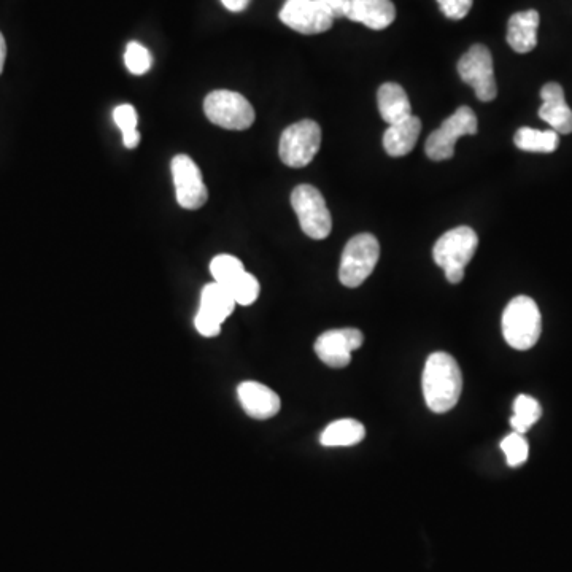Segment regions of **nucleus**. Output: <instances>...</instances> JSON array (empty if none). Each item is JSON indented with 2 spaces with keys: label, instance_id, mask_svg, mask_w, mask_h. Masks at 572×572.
Listing matches in <instances>:
<instances>
[{
  "label": "nucleus",
  "instance_id": "1",
  "mask_svg": "<svg viewBox=\"0 0 572 572\" xmlns=\"http://www.w3.org/2000/svg\"><path fill=\"white\" fill-rule=\"evenodd\" d=\"M463 375L460 366L449 353L429 355L423 371V395L426 406L434 414H445L460 401Z\"/></svg>",
  "mask_w": 572,
  "mask_h": 572
},
{
  "label": "nucleus",
  "instance_id": "2",
  "mask_svg": "<svg viewBox=\"0 0 572 572\" xmlns=\"http://www.w3.org/2000/svg\"><path fill=\"white\" fill-rule=\"evenodd\" d=\"M479 237L469 226H458L445 232L434 245L433 256L437 266L442 267L445 277L453 285L464 279L466 266L476 255Z\"/></svg>",
  "mask_w": 572,
  "mask_h": 572
},
{
  "label": "nucleus",
  "instance_id": "3",
  "mask_svg": "<svg viewBox=\"0 0 572 572\" xmlns=\"http://www.w3.org/2000/svg\"><path fill=\"white\" fill-rule=\"evenodd\" d=\"M542 333L539 307L528 296H517L507 304L503 314V336L515 350H530Z\"/></svg>",
  "mask_w": 572,
  "mask_h": 572
},
{
  "label": "nucleus",
  "instance_id": "4",
  "mask_svg": "<svg viewBox=\"0 0 572 572\" xmlns=\"http://www.w3.org/2000/svg\"><path fill=\"white\" fill-rule=\"evenodd\" d=\"M379 240L372 234H358L352 237L342 252L339 280L347 288L363 285L379 263Z\"/></svg>",
  "mask_w": 572,
  "mask_h": 572
},
{
  "label": "nucleus",
  "instance_id": "5",
  "mask_svg": "<svg viewBox=\"0 0 572 572\" xmlns=\"http://www.w3.org/2000/svg\"><path fill=\"white\" fill-rule=\"evenodd\" d=\"M204 112L210 123L229 131H245L256 118L255 109L247 97L229 89H218L205 97Z\"/></svg>",
  "mask_w": 572,
  "mask_h": 572
},
{
  "label": "nucleus",
  "instance_id": "6",
  "mask_svg": "<svg viewBox=\"0 0 572 572\" xmlns=\"http://www.w3.org/2000/svg\"><path fill=\"white\" fill-rule=\"evenodd\" d=\"M291 205L307 237L323 240L333 231V218L323 194L312 185H299L291 193Z\"/></svg>",
  "mask_w": 572,
  "mask_h": 572
},
{
  "label": "nucleus",
  "instance_id": "7",
  "mask_svg": "<svg viewBox=\"0 0 572 572\" xmlns=\"http://www.w3.org/2000/svg\"><path fill=\"white\" fill-rule=\"evenodd\" d=\"M479 131V121L471 107H460L450 118L441 124V128L426 140V156L433 161H447L455 155V145L463 136H476Z\"/></svg>",
  "mask_w": 572,
  "mask_h": 572
},
{
  "label": "nucleus",
  "instance_id": "8",
  "mask_svg": "<svg viewBox=\"0 0 572 572\" xmlns=\"http://www.w3.org/2000/svg\"><path fill=\"white\" fill-rule=\"evenodd\" d=\"M321 145V129L315 121L291 124L280 137L279 155L288 167H306L317 156Z\"/></svg>",
  "mask_w": 572,
  "mask_h": 572
},
{
  "label": "nucleus",
  "instance_id": "9",
  "mask_svg": "<svg viewBox=\"0 0 572 572\" xmlns=\"http://www.w3.org/2000/svg\"><path fill=\"white\" fill-rule=\"evenodd\" d=\"M458 74L466 85L474 88L479 101L490 102L498 96L493 56L485 45H474L461 56Z\"/></svg>",
  "mask_w": 572,
  "mask_h": 572
},
{
  "label": "nucleus",
  "instance_id": "10",
  "mask_svg": "<svg viewBox=\"0 0 572 572\" xmlns=\"http://www.w3.org/2000/svg\"><path fill=\"white\" fill-rule=\"evenodd\" d=\"M172 178L178 204L186 210H198L209 199V191L202 178L201 169L188 155H177L172 159Z\"/></svg>",
  "mask_w": 572,
  "mask_h": 572
},
{
  "label": "nucleus",
  "instance_id": "11",
  "mask_svg": "<svg viewBox=\"0 0 572 572\" xmlns=\"http://www.w3.org/2000/svg\"><path fill=\"white\" fill-rule=\"evenodd\" d=\"M334 18L315 0H286L280 10V21L304 35L321 34L333 28Z\"/></svg>",
  "mask_w": 572,
  "mask_h": 572
},
{
  "label": "nucleus",
  "instance_id": "12",
  "mask_svg": "<svg viewBox=\"0 0 572 572\" xmlns=\"http://www.w3.org/2000/svg\"><path fill=\"white\" fill-rule=\"evenodd\" d=\"M364 336L360 329H329L315 342V352L329 368H347L352 353L363 345Z\"/></svg>",
  "mask_w": 572,
  "mask_h": 572
},
{
  "label": "nucleus",
  "instance_id": "13",
  "mask_svg": "<svg viewBox=\"0 0 572 572\" xmlns=\"http://www.w3.org/2000/svg\"><path fill=\"white\" fill-rule=\"evenodd\" d=\"M240 404L248 417L267 420L279 414L282 401L271 388L259 382L240 383L237 388Z\"/></svg>",
  "mask_w": 572,
  "mask_h": 572
},
{
  "label": "nucleus",
  "instance_id": "14",
  "mask_svg": "<svg viewBox=\"0 0 572 572\" xmlns=\"http://www.w3.org/2000/svg\"><path fill=\"white\" fill-rule=\"evenodd\" d=\"M542 105L539 109L541 120L549 124L557 134H571L572 110L565 99V91L558 83H547L541 89Z\"/></svg>",
  "mask_w": 572,
  "mask_h": 572
},
{
  "label": "nucleus",
  "instance_id": "15",
  "mask_svg": "<svg viewBox=\"0 0 572 572\" xmlns=\"http://www.w3.org/2000/svg\"><path fill=\"white\" fill-rule=\"evenodd\" d=\"M345 18L382 31L396 20V8L391 0H350Z\"/></svg>",
  "mask_w": 572,
  "mask_h": 572
},
{
  "label": "nucleus",
  "instance_id": "16",
  "mask_svg": "<svg viewBox=\"0 0 572 572\" xmlns=\"http://www.w3.org/2000/svg\"><path fill=\"white\" fill-rule=\"evenodd\" d=\"M539 13L526 10L511 16L507 24V43L515 53H530L538 45Z\"/></svg>",
  "mask_w": 572,
  "mask_h": 572
},
{
  "label": "nucleus",
  "instance_id": "17",
  "mask_svg": "<svg viewBox=\"0 0 572 572\" xmlns=\"http://www.w3.org/2000/svg\"><path fill=\"white\" fill-rule=\"evenodd\" d=\"M422 132V121L417 116H409L401 123L391 124L383 134V147L393 158L409 155L417 145Z\"/></svg>",
  "mask_w": 572,
  "mask_h": 572
},
{
  "label": "nucleus",
  "instance_id": "18",
  "mask_svg": "<svg viewBox=\"0 0 572 572\" xmlns=\"http://www.w3.org/2000/svg\"><path fill=\"white\" fill-rule=\"evenodd\" d=\"M380 116L385 123L396 124L412 116L409 96L398 83H385L377 93Z\"/></svg>",
  "mask_w": 572,
  "mask_h": 572
},
{
  "label": "nucleus",
  "instance_id": "19",
  "mask_svg": "<svg viewBox=\"0 0 572 572\" xmlns=\"http://www.w3.org/2000/svg\"><path fill=\"white\" fill-rule=\"evenodd\" d=\"M366 437V428L363 423L356 422L352 418H344L331 423L321 433L320 442L323 447H352L360 444Z\"/></svg>",
  "mask_w": 572,
  "mask_h": 572
},
{
  "label": "nucleus",
  "instance_id": "20",
  "mask_svg": "<svg viewBox=\"0 0 572 572\" xmlns=\"http://www.w3.org/2000/svg\"><path fill=\"white\" fill-rule=\"evenodd\" d=\"M236 301L232 298L231 291L220 283L213 282L204 286L201 293V306L199 309L209 312L213 317L225 323L226 318L236 309Z\"/></svg>",
  "mask_w": 572,
  "mask_h": 572
},
{
  "label": "nucleus",
  "instance_id": "21",
  "mask_svg": "<svg viewBox=\"0 0 572 572\" xmlns=\"http://www.w3.org/2000/svg\"><path fill=\"white\" fill-rule=\"evenodd\" d=\"M514 143L518 150L530 153H553L558 148L560 137L552 129L538 131V129L522 128L515 132Z\"/></svg>",
  "mask_w": 572,
  "mask_h": 572
},
{
  "label": "nucleus",
  "instance_id": "22",
  "mask_svg": "<svg viewBox=\"0 0 572 572\" xmlns=\"http://www.w3.org/2000/svg\"><path fill=\"white\" fill-rule=\"evenodd\" d=\"M542 415V407L538 399L528 395H520L514 402V415L511 418V426L514 433L525 434L531 426L539 422Z\"/></svg>",
  "mask_w": 572,
  "mask_h": 572
},
{
  "label": "nucleus",
  "instance_id": "23",
  "mask_svg": "<svg viewBox=\"0 0 572 572\" xmlns=\"http://www.w3.org/2000/svg\"><path fill=\"white\" fill-rule=\"evenodd\" d=\"M113 120L123 134L124 147L129 150L139 147L140 132L137 131L139 116H137L136 109L129 104L118 105L113 110Z\"/></svg>",
  "mask_w": 572,
  "mask_h": 572
},
{
  "label": "nucleus",
  "instance_id": "24",
  "mask_svg": "<svg viewBox=\"0 0 572 572\" xmlns=\"http://www.w3.org/2000/svg\"><path fill=\"white\" fill-rule=\"evenodd\" d=\"M244 272V264L236 256L218 255L210 263V274L213 280L223 286L231 285Z\"/></svg>",
  "mask_w": 572,
  "mask_h": 572
},
{
  "label": "nucleus",
  "instance_id": "25",
  "mask_svg": "<svg viewBox=\"0 0 572 572\" xmlns=\"http://www.w3.org/2000/svg\"><path fill=\"white\" fill-rule=\"evenodd\" d=\"M226 288L231 291L232 298L236 301L237 306H252L253 302L258 299L259 290H261L255 275L248 274L247 271L239 275V277H237L231 285L226 286Z\"/></svg>",
  "mask_w": 572,
  "mask_h": 572
},
{
  "label": "nucleus",
  "instance_id": "26",
  "mask_svg": "<svg viewBox=\"0 0 572 572\" xmlns=\"http://www.w3.org/2000/svg\"><path fill=\"white\" fill-rule=\"evenodd\" d=\"M501 450L506 455L507 464L512 468H518L528 460V441L525 439V434L512 433L504 437L501 442Z\"/></svg>",
  "mask_w": 572,
  "mask_h": 572
},
{
  "label": "nucleus",
  "instance_id": "27",
  "mask_svg": "<svg viewBox=\"0 0 572 572\" xmlns=\"http://www.w3.org/2000/svg\"><path fill=\"white\" fill-rule=\"evenodd\" d=\"M124 64L132 75H143L151 69L153 58H151L150 51L143 47L142 43L131 42L126 47V53H124Z\"/></svg>",
  "mask_w": 572,
  "mask_h": 572
},
{
  "label": "nucleus",
  "instance_id": "28",
  "mask_svg": "<svg viewBox=\"0 0 572 572\" xmlns=\"http://www.w3.org/2000/svg\"><path fill=\"white\" fill-rule=\"evenodd\" d=\"M221 325L223 323L218 318L213 317L209 312H205L202 309H199L198 314L194 317V326L198 329V333L204 337L218 336L221 331Z\"/></svg>",
  "mask_w": 572,
  "mask_h": 572
},
{
  "label": "nucleus",
  "instance_id": "29",
  "mask_svg": "<svg viewBox=\"0 0 572 572\" xmlns=\"http://www.w3.org/2000/svg\"><path fill=\"white\" fill-rule=\"evenodd\" d=\"M437 4L449 20L460 21L471 10L472 0H437Z\"/></svg>",
  "mask_w": 572,
  "mask_h": 572
},
{
  "label": "nucleus",
  "instance_id": "30",
  "mask_svg": "<svg viewBox=\"0 0 572 572\" xmlns=\"http://www.w3.org/2000/svg\"><path fill=\"white\" fill-rule=\"evenodd\" d=\"M315 2L326 8L334 18H342V16L347 15L348 5H350V0H315Z\"/></svg>",
  "mask_w": 572,
  "mask_h": 572
},
{
  "label": "nucleus",
  "instance_id": "31",
  "mask_svg": "<svg viewBox=\"0 0 572 572\" xmlns=\"http://www.w3.org/2000/svg\"><path fill=\"white\" fill-rule=\"evenodd\" d=\"M221 4L225 5L229 12L239 13L244 12L250 0H221Z\"/></svg>",
  "mask_w": 572,
  "mask_h": 572
},
{
  "label": "nucleus",
  "instance_id": "32",
  "mask_svg": "<svg viewBox=\"0 0 572 572\" xmlns=\"http://www.w3.org/2000/svg\"><path fill=\"white\" fill-rule=\"evenodd\" d=\"M5 59H7V43H5L4 35L0 32V75L4 72Z\"/></svg>",
  "mask_w": 572,
  "mask_h": 572
}]
</instances>
